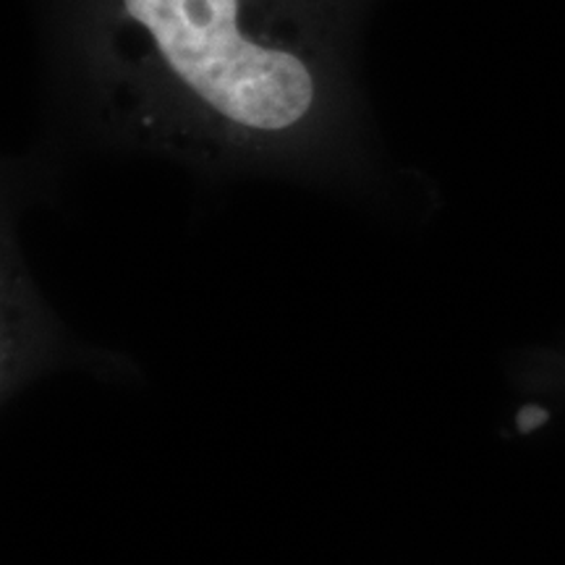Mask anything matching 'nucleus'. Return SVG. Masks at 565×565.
Here are the masks:
<instances>
[{
  "instance_id": "f257e3e1",
  "label": "nucleus",
  "mask_w": 565,
  "mask_h": 565,
  "mask_svg": "<svg viewBox=\"0 0 565 565\" xmlns=\"http://www.w3.org/2000/svg\"><path fill=\"white\" fill-rule=\"evenodd\" d=\"M139 26L192 134L238 150H280L324 113L312 63L246 30L244 0H118ZM175 110V116H179Z\"/></svg>"
}]
</instances>
